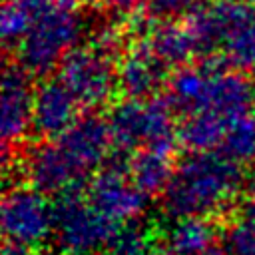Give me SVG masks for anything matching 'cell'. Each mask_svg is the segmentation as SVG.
<instances>
[{"label": "cell", "instance_id": "cell-1", "mask_svg": "<svg viewBox=\"0 0 255 255\" xmlns=\"http://www.w3.org/2000/svg\"><path fill=\"white\" fill-rule=\"evenodd\" d=\"M114 147L108 122L88 116L80 118L68 131L46 139L22 159V173L28 185L46 195H64L78 189L90 175H96Z\"/></svg>", "mask_w": 255, "mask_h": 255}, {"label": "cell", "instance_id": "cell-2", "mask_svg": "<svg viewBox=\"0 0 255 255\" xmlns=\"http://www.w3.org/2000/svg\"><path fill=\"white\" fill-rule=\"evenodd\" d=\"M243 187L241 165L219 151H189L173 169L161 193L163 209L173 219L213 217L225 211Z\"/></svg>", "mask_w": 255, "mask_h": 255}, {"label": "cell", "instance_id": "cell-3", "mask_svg": "<svg viewBox=\"0 0 255 255\" xmlns=\"http://www.w3.org/2000/svg\"><path fill=\"white\" fill-rule=\"evenodd\" d=\"M187 18L199 54L255 76V6L245 0H209Z\"/></svg>", "mask_w": 255, "mask_h": 255}, {"label": "cell", "instance_id": "cell-4", "mask_svg": "<svg viewBox=\"0 0 255 255\" xmlns=\"http://www.w3.org/2000/svg\"><path fill=\"white\" fill-rule=\"evenodd\" d=\"M169 102L185 116L209 114L233 120L251 106V82L219 62L183 66L169 80Z\"/></svg>", "mask_w": 255, "mask_h": 255}, {"label": "cell", "instance_id": "cell-5", "mask_svg": "<svg viewBox=\"0 0 255 255\" xmlns=\"http://www.w3.org/2000/svg\"><path fill=\"white\" fill-rule=\"evenodd\" d=\"M118 34L102 26L88 42L78 44L60 64L58 80L72 92L82 108L106 106L118 88Z\"/></svg>", "mask_w": 255, "mask_h": 255}, {"label": "cell", "instance_id": "cell-6", "mask_svg": "<svg viewBox=\"0 0 255 255\" xmlns=\"http://www.w3.org/2000/svg\"><path fill=\"white\" fill-rule=\"evenodd\" d=\"M169 100H124L110 112L108 128L114 147L122 151H139L147 147L173 149L179 128L175 126Z\"/></svg>", "mask_w": 255, "mask_h": 255}, {"label": "cell", "instance_id": "cell-7", "mask_svg": "<svg viewBox=\"0 0 255 255\" xmlns=\"http://www.w3.org/2000/svg\"><path fill=\"white\" fill-rule=\"evenodd\" d=\"M120 229L80 189L60 195L54 205L52 239L60 255H102L110 249Z\"/></svg>", "mask_w": 255, "mask_h": 255}, {"label": "cell", "instance_id": "cell-8", "mask_svg": "<svg viewBox=\"0 0 255 255\" xmlns=\"http://www.w3.org/2000/svg\"><path fill=\"white\" fill-rule=\"evenodd\" d=\"M84 34V20L66 4H56L38 16L18 46L20 66L28 74L44 76L60 68L64 58L80 44Z\"/></svg>", "mask_w": 255, "mask_h": 255}, {"label": "cell", "instance_id": "cell-9", "mask_svg": "<svg viewBox=\"0 0 255 255\" xmlns=\"http://www.w3.org/2000/svg\"><path fill=\"white\" fill-rule=\"evenodd\" d=\"M0 219L6 243L32 249L52 237L54 205H50L46 193L28 183H18L6 189Z\"/></svg>", "mask_w": 255, "mask_h": 255}, {"label": "cell", "instance_id": "cell-10", "mask_svg": "<svg viewBox=\"0 0 255 255\" xmlns=\"http://www.w3.org/2000/svg\"><path fill=\"white\" fill-rule=\"evenodd\" d=\"M94 207L118 227L135 223L147 209V195L120 167H102L88 183L86 191Z\"/></svg>", "mask_w": 255, "mask_h": 255}, {"label": "cell", "instance_id": "cell-11", "mask_svg": "<svg viewBox=\"0 0 255 255\" xmlns=\"http://www.w3.org/2000/svg\"><path fill=\"white\" fill-rule=\"evenodd\" d=\"M34 96L30 74L20 64H8L2 76V108H0V135L4 155L26 139L34 128Z\"/></svg>", "mask_w": 255, "mask_h": 255}, {"label": "cell", "instance_id": "cell-12", "mask_svg": "<svg viewBox=\"0 0 255 255\" xmlns=\"http://www.w3.org/2000/svg\"><path fill=\"white\" fill-rule=\"evenodd\" d=\"M167 66L139 38L129 46L118 62V88L128 100L155 98V92L165 84Z\"/></svg>", "mask_w": 255, "mask_h": 255}, {"label": "cell", "instance_id": "cell-13", "mask_svg": "<svg viewBox=\"0 0 255 255\" xmlns=\"http://www.w3.org/2000/svg\"><path fill=\"white\" fill-rule=\"evenodd\" d=\"M80 102L58 80H46L34 96V129L48 139L68 131L80 118Z\"/></svg>", "mask_w": 255, "mask_h": 255}, {"label": "cell", "instance_id": "cell-14", "mask_svg": "<svg viewBox=\"0 0 255 255\" xmlns=\"http://www.w3.org/2000/svg\"><path fill=\"white\" fill-rule=\"evenodd\" d=\"M141 40L167 68L179 70L191 60V56L199 54L187 22L179 24L175 20H157L141 34Z\"/></svg>", "mask_w": 255, "mask_h": 255}, {"label": "cell", "instance_id": "cell-15", "mask_svg": "<svg viewBox=\"0 0 255 255\" xmlns=\"http://www.w3.org/2000/svg\"><path fill=\"white\" fill-rule=\"evenodd\" d=\"M171 153L173 149H155V147L139 149L133 153L128 173L131 181L147 197L165 191L175 169V165L171 163Z\"/></svg>", "mask_w": 255, "mask_h": 255}, {"label": "cell", "instance_id": "cell-16", "mask_svg": "<svg viewBox=\"0 0 255 255\" xmlns=\"http://www.w3.org/2000/svg\"><path fill=\"white\" fill-rule=\"evenodd\" d=\"M215 243V225L207 217H179L167 227L161 245L169 255H199Z\"/></svg>", "mask_w": 255, "mask_h": 255}, {"label": "cell", "instance_id": "cell-17", "mask_svg": "<svg viewBox=\"0 0 255 255\" xmlns=\"http://www.w3.org/2000/svg\"><path fill=\"white\" fill-rule=\"evenodd\" d=\"M217 151L237 165L255 163V110L243 112L229 122Z\"/></svg>", "mask_w": 255, "mask_h": 255}, {"label": "cell", "instance_id": "cell-18", "mask_svg": "<svg viewBox=\"0 0 255 255\" xmlns=\"http://www.w3.org/2000/svg\"><path fill=\"white\" fill-rule=\"evenodd\" d=\"M32 24H34V18L30 14H26L18 6L4 0L2 16H0V34L6 48H18L24 36L28 34V30L32 28Z\"/></svg>", "mask_w": 255, "mask_h": 255}, {"label": "cell", "instance_id": "cell-19", "mask_svg": "<svg viewBox=\"0 0 255 255\" xmlns=\"http://www.w3.org/2000/svg\"><path fill=\"white\" fill-rule=\"evenodd\" d=\"M207 2L209 0H145V8L157 20H177L181 16H191Z\"/></svg>", "mask_w": 255, "mask_h": 255}, {"label": "cell", "instance_id": "cell-20", "mask_svg": "<svg viewBox=\"0 0 255 255\" xmlns=\"http://www.w3.org/2000/svg\"><path fill=\"white\" fill-rule=\"evenodd\" d=\"M227 247L233 255H255V225L239 219L227 233Z\"/></svg>", "mask_w": 255, "mask_h": 255}, {"label": "cell", "instance_id": "cell-21", "mask_svg": "<svg viewBox=\"0 0 255 255\" xmlns=\"http://www.w3.org/2000/svg\"><path fill=\"white\" fill-rule=\"evenodd\" d=\"M14 6H18L20 10H24L26 14H30L34 20L38 16H42L44 12H48L50 8L56 6V0H6Z\"/></svg>", "mask_w": 255, "mask_h": 255}, {"label": "cell", "instance_id": "cell-22", "mask_svg": "<svg viewBox=\"0 0 255 255\" xmlns=\"http://www.w3.org/2000/svg\"><path fill=\"white\" fill-rule=\"evenodd\" d=\"M241 219L255 225V169L251 171L249 181H247V195L241 205Z\"/></svg>", "mask_w": 255, "mask_h": 255}, {"label": "cell", "instance_id": "cell-23", "mask_svg": "<svg viewBox=\"0 0 255 255\" xmlns=\"http://www.w3.org/2000/svg\"><path fill=\"white\" fill-rule=\"evenodd\" d=\"M104 6L110 10V12H116V14H129L141 0H102Z\"/></svg>", "mask_w": 255, "mask_h": 255}, {"label": "cell", "instance_id": "cell-24", "mask_svg": "<svg viewBox=\"0 0 255 255\" xmlns=\"http://www.w3.org/2000/svg\"><path fill=\"white\" fill-rule=\"evenodd\" d=\"M2 255H36V253H32L28 247H20V245L6 243L4 249H2Z\"/></svg>", "mask_w": 255, "mask_h": 255}, {"label": "cell", "instance_id": "cell-25", "mask_svg": "<svg viewBox=\"0 0 255 255\" xmlns=\"http://www.w3.org/2000/svg\"><path fill=\"white\" fill-rule=\"evenodd\" d=\"M199 255H233V253H231V249H229L227 245L213 243L209 249H205V251H203V253H199Z\"/></svg>", "mask_w": 255, "mask_h": 255}, {"label": "cell", "instance_id": "cell-26", "mask_svg": "<svg viewBox=\"0 0 255 255\" xmlns=\"http://www.w3.org/2000/svg\"><path fill=\"white\" fill-rule=\"evenodd\" d=\"M90 2H94V0H60V4H66L70 8H82V6H88Z\"/></svg>", "mask_w": 255, "mask_h": 255}, {"label": "cell", "instance_id": "cell-27", "mask_svg": "<svg viewBox=\"0 0 255 255\" xmlns=\"http://www.w3.org/2000/svg\"><path fill=\"white\" fill-rule=\"evenodd\" d=\"M251 106L255 110V82H251Z\"/></svg>", "mask_w": 255, "mask_h": 255}, {"label": "cell", "instance_id": "cell-28", "mask_svg": "<svg viewBox=\"0 0 255 255\" xmlns=\"http://www.w3.org/2000/svg\"><path fill=\"white\" fill-rule=\"evenodd\" d=\"M36 255H60V253H48V251H40V253H36Z\"/></svg>", "mask_w": 255, "mask_h": 255}, {"label": "cell", "instance_id": "cell-29", "mask_svg": "<svg viewBox=\"0 0 255 255\" xmlns=\"http://www.w3.org/2000/svg\"><path fill=\"white\" fill-rule=\"evenodd\" d=\"M247 4H251V6H255V0H245Z\"/></svg>", "mask_w": 255, "mask_h": 255}, {"label": "cell", "instance_id": "cell-30", "mask_svg": "<svg viewBox=\"0 0 255 255\" xmlns=\"http://www.w3.org/2000/svg\"><path fill=\"white\" fill-rule=\"evenodd\" d=\"M102 255H106V253H102Z\"/></svg>", "mask_w": 255, "mask_h": 255}]
</instances>
